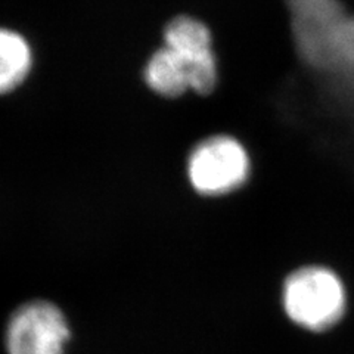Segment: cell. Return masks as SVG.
I'll return each mask as SVG.
<instances>
[{
    "instance_id": "6da1fadb",
    "label": "cell",
    "mask_w": 354,
    "mask_h": 354,
    "mask_svg": "<svg viewBox=\"0 0 354 354\" xmlns=\"http://www.w3.org/2000/svg\"><path fill=\"white\" fill-rule=\"evenodd\" d=\"M288 5L300 57L316 70L338 74L354 17L339 0H288Z\"/></svg>"
},
{
    "instance_id": "8992f818",
    "label": "cell",
    "mask_w": 354,
    "mask_h": 354,
    "mask_svg": "<svg viewBox=\"0 0 354 354\" xmlns=\"http://www.w3.org/2000/svg\"><path fill=\"white\" fill-rule=\"evenodd\" d=\"M143 77L151 91L165 97H177L187 88H195L192 65L165 44L149 58Z\"/></svg>"
},
{
    "instance_id": "52a82bcc",
    "label": "cell",
    "mask_w": 354,
    "mask_h": 354,
    "mask_svg": "<svg viewBox=\"0 0 354 354\" xmlns=\"http://www.w3.org/2000/svg\"><path fill=\"white\" fill-rule=\"evenodd\" d=\"M31 65L32 53L27 40L12 30L0 28V95L24 83Z\"/></svg>"
},
{
    "instance_id": "3957f363",
    "label": "cell",
    "mask_w": 354,
    "mask_h": 354,
    "mask_svg": "<svg viewBox=\"0 0 354 354\" xmlns=\"http://www.w3.org/2000/svg\"><path fill=\"white\" fill-rule=\"evenodd\" d=\"M248 155L241 143L227 136L209 138L192 151L187 173L199 194L223 195L247 180Z\"/></svg>"
},
{
    "instance_id": "5b68a950",
    "label": "cell",
    "mask_w": 354,
    "mask_h": 354,
    "mask_svg": "<svg viewBox=\"0 0 354 354\" xmlns=\"http://www.w3.org/2000/svg\"><path fill=\"white\" fill-rule=\"evenodd\" d=\"M164 44L180 55L195 71V92L207 95L217 83L212 32L192 17H177L164 31Z\"/></svg>"
},
{
    "instance_id": "7a4b0ae2",
    "label": "cell",
    "mask_w": 354,
    "mask_h": 354,
    "mask_svg": "<svg viewBox=\"0 0 354 354\" xmlns=\"http://www.w3.org/2000/svg\"><path fill=\"white\" fill-rule=\"evenodd\" d=\"M283 306L297 325L310 330H325L344 313V288L330 270L307 268L286 281Z\"/></svg>"
},
{
    "instance_id": "277c9868",
    "label": "cell",
    "mask_w": 354,
    "mask_h": 354,
    "mask_svg": "<svg viewBox=\"0 0 354 354\" xmlns=\"http://www.w3.org/2000/svg\"><path fill=\"white\" fill-rule=\"evenodd\" d=\"M70 326L58 306L31 301L10 316L6 326L8 354H64Z\"/></svg>"
}]
</instances>
